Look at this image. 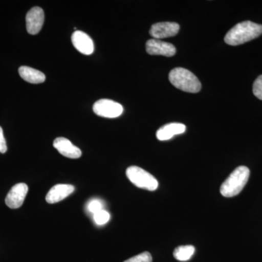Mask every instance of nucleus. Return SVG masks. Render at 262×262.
Masks as SVG:
<instances>
[{
	"instance_id": "nucleus-1",
	"label": "nucleus",
	"mask_w": 262,
	"mask_h": 262,
	"mask_svg": "<svg viewBox=\"0 0 262 262\" xmlns=\"http://www.w3.org/2000/svg\"><path fill=\"white\" fill-rule=\"evenodd\" d=\"M262 34V25L246 20L237 24L227 33L225 41L229 46H237L256 39Z\"/></svg>"
},
{
	"instance_id": "nucleus-2",
	"label": "nucleus",
	"mask_w": 262,
	"mask_h": 262,
	"mask_svg": "<svg viewBox=\"0 0 262 262\" xmlns=\"http://www.w3.org/2000/svg\"><path fill=\"white\" fill-rule=\"evenodd\" d=\"M249 177L250 170L247 167H237L221 186V194L225 198L237 195L247 184Z\"/></svg>"
},
{
	"instance_id": "nucleus-3",
	"label": "nucleus",
	"mask_w": 262,
	"mask_h": 262,
	"mask_svg": "<svg viewBox=\"0 0 262 262\" xmlns=\"http://www.w3.org/2000/svg\"><path fill=\"white\" fill-rule=\"evenodd\" d=\"M168 77L174 87L184 92L195 94L201 90V83L198 77L186 69H173L169 73Z\"/></svg>"
},
{
	"instance_id": "nucleus-4",
	"label": "nucleus",
	"mask_w": 262,
	"mask_h": 262,
	"mask_svg": "<svg viewBox=\"0 0 262 262\" xmlns=\"http://www.w3.org/2000/svg\"><path fill=\"white\" fill-rule=\"evenodd\" d=\"M127 179L136 187L149 191L156 190L158 180L149 172L138 166H130L126 170Z\"/></svg>"
},
{
	"instance_id": "nucleus-5",
	"label": "nucleus",
	"mask_w": 262,
	"mask_h": 262,
	"mask_svg": "<svg viewBox=\"0 0 262 262\" xmlns=\"http://www.w3.org/2000/svg\"><path fill=\"white\" fill-rule=\"evenodd\" d=\"M96 115L106 118H116L123 113V107L113 100L101 99L94 103L93 107Z\"/></svg>"
},
{
	"instance_id": "nucleus-6",
	"label": "nucleus",
	"mask_w": 262,
	"mask_h": 262,
	"mask_svg": "<svg viewBox=\"0 0 262 262\" xmlns=\"http://www.w3.org/2000/svg\"><path fill=\"white\" fill-rule=\"evenodd\" d=\"M28 191V186L24 183L15 184L11 188L5 198L7 206L12 209L20 208L23 205Z\"/></svg>"
},
{
	"instance_id": "nucleus-7",
	"label": "nucleus",
	"mask_w": 262,
	"mask_h": 262,
	"mask_svg": "<svg viewBox=\"0 0 262 262\" xmlns=\"http://www.w3.org/2000/svg\"><path fill=\"white\" fill-rule=\"evenodd\" d=\"M146 50L149 55L172 57L177 53L175 46L171 43L163 42L157 39H151L146 43Z\"/></svg>"
},
{
	"instance_id": "nucleus-8",
	"label": "nucleus",
	"mask_w": 262,
	"mask_h": 262,
	"mask_svg": "<svg viewBox=\"0 0 262 262\" xmlns=\"http://www.w3.org/2000/svg\"><path fill=\"white\" fill-rule=\"evenodd\" d=\"M45 20V13L42 8L34 7L32 8L26 16L27 30L29 34H37L42 28Z\"/></svg>"
},
{
	"instance_id": "nucleus-9",
	"label": "nucleus",
	"mask_w": 262,
	"mask_h": 262,
	"mask_svg": "<svg viewBox=\"0 0 262 262\" xmlns=\"http://www.w3.org/2000/svg\"><path fill=\"white\" fill-rule=\"evenodd\" d=\"M180 27L174 22H160L151 26L149 34L151 37L159 39L163 38L174 37L179 32Z\"/></svg>"
},
{
	"instance_id": "nucleus-10",
	"label": "nucleus",
	"mask_w": 262,
	"mask_h": 262,
	"mask_svg": "<svg viewBox=\"0 0 262 262\" xmlns=\"http://www.w3.org/2000/svg\"><path fill=\"white\" fill-rule=\"evenodd\" d=\"M74 47L84 55L92 54L94 52V41L89 34L81 31H75L72 36Z\"/></svg>"
},
{
	"instance_id": "nucleus-11",
	"label": "nucleus",
	"mask_w": 262,
	"mask_h": 262,
	"mask_svg": "<svg viewBox=\"0 0 262 262\" xmlns=\"http://www.w3.org/2000/svg\"><path fill=\"white\" fill-rule=\"evenodd\" d=\"M53 146L58 150L60 154L71 159H77L82 156V151L80 148L74 145L66 138H57L53 141Z\"/></svg>"
},
{
	"instance_id": "nucleus-12",
	"label": "nucleus",
	"mask_w": 262,
	"mask_h": 262,
	"mask_svg": "<svg viewBox=\"0 0 262 262\" xmlns=\"http://www.w3.org/2000/svg\"><path fill=\"white\" fill-rule=\"evenodd\" d=\"M75 191V187L70 184H56L51 188L46 196V201L50 204H54L70 196Z\"/></svg>"
},
{
	"instance_id": "nucleus-13",
	"label": "nucleus",
	"mask_w": 262,
	"mask_h": 262,
	"mask_svg": "<svg viewBox=\"0 0 262 262\" xmlns=\"http://www.w3.org/2000/svg\"><path fill=\"white\" fill-rule=\"evenodd\" d=\"M186 131V126L184 124L169 123L163 125L157 131V139L160 141H167L172 139L174 136L184 134Z\"/></svg>"
},
{
	"instance_id": "nucleus-14",
	"label": "nucleus",
	"mask_w": 262,
	"mask_h": 262,
	"mask_svg": "<svg viewBox=\"0 0 262 262\" xmlns=\"http://www.w3.org/2000/svg\"><path fill=\"white\" fill-rule=\"evenodd\" d=\"M18 72L20 77L29 83L39 84L46 81V75L42 72L29 67H26V66L20 67Z\"/></svg>"
},
{
	"instance_id": "nucleus-15",
	"label": "nucleus",
	"mask_w": 262,
	"mask_h": 262,
	"mask_svg": "<svg viewBox=\"0 0 262 262\" xmlns=\"http://www.w3.org/2000/svg\"><path fill=\"white\" fill-rule=\"evenodd\" d=\"M194 251H195V248L193 246H190V245L181 246L175 248L173 251V256L178 261H186L192 257Z\"/></svg>"
},
{
	"instance_id": "nucleus-16",
	"label": "nucleus",
	"mask_w": 262,
	"mask_h": 262,
	"mask_svg": "<svg viewBox=\"0 0 262 262\" xmlns=\"http://www.w3.org/2000/svg\"><path fill=\"white\" fill-rule=\"evenodd\" d=\"M94 220L96 225H104L110 220V214L108 211H105L104 209L94 213Z\"/></svg>"
},
{
	"instance_id": "nucleus-17",
	"label": "nucleus",
	"mask_w": 262,
	"mask_h": 262,
	"mask_svg": "<svg viewBox=\"0 0 262 262\" xmlns=\"http://www.w3.org/2000/svg\"><path fill=\"white\" fill-rule=\"evenodd\" d=\"M88 209H89V212L94 214V213L103 209V203L102 201L98 199L92 200L88 204Z\"/></svg>"
},
{
	"instance_id": "nucleus-18",
	"label": "nucleus",
	"mask_w": 262,
	"mask_h": 262,
	"mask_svg": "<svg viewBox=\"0 0 262 262\" xmlns=\"http://www.w3.org/2000/svg\"><path fill=\"white\" fill-rule=\"evenodd\" d=\"M124 262H152V257L149 252H144Z\"/></svg>"
},
{
	"instance_id": "nucleus-19",
	"label": "nucleus",
	"mask_w": 262,
	"mask_h": 262,
	"mask_svg": "<svg viewBox=\"0 0 262 262\" xmlns=\"http://www.w3.org/2000/svg\"><path fill=\"white\" fill-rule=\"evenodd\" d=\"M253 93L258 99L262 100V75L255 80L253 85Z\"/></svg>"
},
{
	"instance_id": "nucleus-20",
	"label": "nucleus",
	"mask_w": 262,
	"mask_h": 262,
	"mask_svg": "<svg viewBox=\"0 0 262 262\" xmlns=\"http://www.w3.org/2000/svg\"><path fill=\"white\" fill-rule=\"evenodd\" d=\"M7 150H8V147H7L6 141H5L4 134H3V128L0 127V153L4 154L6 152Z\"/></svg>"
}]
</instances>
